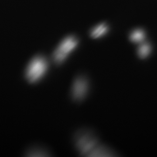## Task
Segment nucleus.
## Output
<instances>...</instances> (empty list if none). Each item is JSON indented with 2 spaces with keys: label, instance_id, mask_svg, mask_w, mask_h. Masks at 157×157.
<instances>
[{
  "label": "nucleus",
  "instance_id": "nucleus-3",
  "mask_svg": "<svg viewBox=\"0 0 157 157\" xmlns=\"http://www.w3.org/2000/svg\"><path fill=\"white\" fill-rule=\"evenodd\" d=\"M78 40L73 36L67 37L62 41L53 54V59L56 64L64 61L78 45Z\"/></svg>",
  "mask_w": 157,
  "mask_h": 157
},
{
  "label": "nucleus",
  "instance_id": "nucleus-5",
  "mask_svg": "<svg viewBox=\"0 0 157 157\" xmlns=\"http://www.w3.org/2000/svg\"><path fill=\"white\" fill-rule=\"evenodd\" d=\"M108 26L106 24L101 23L92 29L90 36L93 39H98L104 36L108 32Z\"/></svg>",
  "mask_w": 157,
  "mask_h": 157
},
{
  "label": "nucleus",
  "instance_id": "nucleus-8",
  "mask_svg": "<svg viewBox=\"0 0 157 157\" xmlns=\"http://www.w3.org/2000/svg\"><path fill=\"white\" fill-rule=\"evenodd\" d=\"M27 155L30 156H45V155H48V154L43 150L34 149L29 152Z\"/></svg>",
  "mask_w": 157,
  "mask_h": 157
},
{
  "label": "nucleus",
  "instance_id": "nucleus-4",
  "mask_svg": "<svg viewBox=\"0 0 157 157\" xmlns=\"http://www.w3.org/2000/svg\"><path fill=\"white\" fill-rule=\"evenodd\" d=\"M90 90V84L84 76H78L75 79L71 90V98L76 103H80L87 97Z\"/></svg>",
  "mask_w": 157,
  "mask_h": 157
},
{
  "label": "nucleus",
  "instance_id": "nucleus-2",
  "mask_svg": "<svg viewBox=\"0 0 157 157\" xmlns=\"http://www.w3.org/2000/svg\"><path fill=\"white\" fill-rule=\"evenodd\" d=\"M47 61L44 57L37 56L31 61L26 69L25 76L30 83H35L42 79L48 69Z\"/></svg>",
  "mask_w": 157,
  "mask_h": 157
},
{
  "label": "nucleus",
  "instance_id": "nucleus-6",
  "mask_svg": "<svg viewBox=\"0 0 157 157\" xmlns=\"http://www.w3.org/2000/svg\"><path fill=\"white\" fill-rule=\"evenodd\" d=\"M145 38V34L144 31L140 29L135 30L130 34V40L131 42L135 43H142Z\"/></svg>",
  "mask_w": 157,
  "mask_h": 157
},
{
  "label": "nucleus",
  "instance_id": "nucleus-1",
  "mask_svg": "<svg viewBox=\"0 0 157 157\" xmlns=\"http://www.w3.org/2000/svg\"><path fill=\"white\" fill-rule=\"evenodd\" d=\"M75 145L81 155L86 157H114L113 150L100 142L93 132L88 130L79 131L74 138Z\"/></svg>",
  "mask_w": 157,
  "mask_h": 157
},
{
  "label": "nucleus",
  "instance_id": "nucleus-7",
  "mask_svg": "<svg viewBox=\"0 0 157 157\" xmlns=\"http://www.w3.org/2000/svg\"><path fill=\"white\" fill-rule=\"evenodd\" d=\"M151 52V46L148 43H144L139 46L137 50L138 56L140 58L144 59L149 55Z\"/></svg>",
  "mask_w": 157,
  "mask_h": 157
}]
</instances>
